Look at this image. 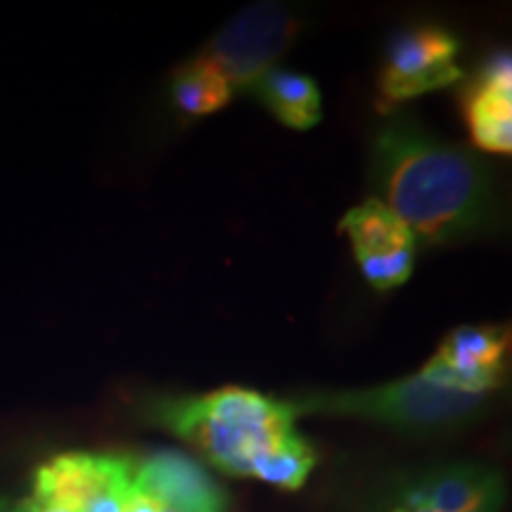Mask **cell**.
<instances>
[{
    "mask_svg": "<svg viewBox=\"0 0 512 512\" xmlns=\"http://www.w3.org/2000/svg\"><path fill=\"white\" fill-rule=\"evenodd\" d=\"M370 176L380 202L415 242L448 245L482 233L494 219V188L482 159L406 117L384 121L375 133Z\"/></svg>",
    "mask_w": 512,
    "mask_h": 512,
    "instance_id": "6da1fadb",
    "label": "cell"
},
{
    "mask_svg": "<svg viewBox=\"0 0 512 512\" xmlns=\"http://www.w3.org/2000/svg\"><path fill=\"white\" fill-rule=\"evenodd\" d=\"M155 418L233 477H252L266 453L297 434L290 403L242 387L162 401Z\"/></svg>",
    "mask_w": 512,
    "mask_h": 512,
    "instance_id": "7a4b0ae2",
    "label": "cell"
},
{
    "mask_svg": "<svg viewBox=\"0 0 512 512\" xmlns=\"http://www.w3.org/2000/svg\"><path fill=\"white\" fill-rule=\"evenodd\" d=\"M486 396L467 394L460 389L434 382L425 373L351 392H316L292 401V411L361 418L399 430H444L460 425L484 408Z\"/></svg>",
    "mask_w": 512,
    "mask_h": 512,
    "instance_id": "3957f363",
    "label": "cell"
},
{
    "mask_svg": "<svg viewBox=\"0 0 512 512\" xmlns=\"http://www.w3.org/2000/svg\"><path fill=\"white\" fill-rule=\"evenodd\" d=\"M299 22L280 3H256L235 15L204 46L200 57L221 72L230 91L252 95L261 76L290 48Z\"/></svg>",
    "mask_w": 512,
    "mask_h": 512,
    "instance_id": "277c9868",
    "label": "cell"
},
{
    "mask_svg": "<svg viewBox=\"0 0 512 512\" xmlns=\"http://www.w3.org/2000/svg\"><path fill=\"white\" fill-rule=\"evenodd\" d=\"M458 41L451 31L432 27L403 29L389 41L380 72V93L389 105L439 91L463 79Z\"/></svg>",
    "mask_w": 512,
    "mask_h": 512,
    "instance_id": "5b68a950",
    "label": "cell"
},
{
    "mask_svg": "<svg viewBox=\"0 0 512 512\" xmlns=\"http://www.w3.org/2000/svg\"><path fill=\"white\" fill-rule=\"evenodd\" d=\"M339 228L347 233L358 266L375 290H394L411 278L418 242L406 223L380 200L370 197L358 204Z\"/></svg>",
    "mask_w": 512,
    "mask_h": 512,
    "instance_id": "8992f818",
    "label": "cell"
},
{
    "mask_svg": "<svg viewBox=\"0 0 512 512\" xmlns=\"http://www.w3.org/2000/svg\"><path fill=\"white\" fill-rule=\"evenodd\" d=\"M508 354V330L491 328V325H467L453 330L441 342L422 373L460 392L489 396L501 389L508 370Z\"/></svg>",
    "mask_w": 512,
    "mask_h": 512,
    "instance_id": "52a82bcc",
    "label": "cell"
},
{
    "mask_svg": "<svg viewBox=\"0 0 512 512\" xmlns=\"http://www.w3.org/2000/svg\"><path fill=\"white\" fill-rule=\"evenodd\" d=\"M136 458L102 453H64L36 472L34 501L72 512H86L102 496L133 479Z\"/></svg>",
    "mask_w": 512,
    "mask_h": 512,
    "instance_id": "ba28073f",
    "label": "cell"
},
{
    "mask_svg": "<svg viewBox=\"0 0 512 512\" xmlns=\"http://www.w3.org/2000/svg\"><path fill=\"white\" fill-rule=\"evenodd\" d=\"M463 114L470 136L486 152L512 150V67L510 53H498L465 88Z\"/></svg>",
    "mask_w": 512,
    "mask_h": 512,
    "instance_id": "9c48e42d",
    "label": "cell"
},
{
    "mask_svg": "<svg viewBox=\"0 0 512 512\" xmlns=\"http://www.w3.org/2000/svg\"><path fill=\"white\" fill-rule=\"evenodd\" d=\"M136 482L164 505L226 510V494L207 470L176 451L136 460Z\"/></svg>",
    "mask_w": 512,
    "mask_h": 512,
    "instance_id": "30bf717a",
    "label": "cell"
},
{
    "mask_svg": "<svg viewBox=\"0 0 512 512\" xmlns=\"http://www.w3.org/2000/svg\"><path fill=\"white\" fill-rule=\"evenodd\" d=\"M252 95L283 126L306 131L320 121L323 100L316 81L306 74L290 72V69H271L261 76Z\"/></svg>",
    "mask_w": 512,
    "mask_h": 512,
    "instance_id": "8fae6325",
    "label": "cell"
},
{
    "mask_svg": "<svg viewBox=\"0 0 512 512\" xmlns=\"http://www.w3.org/2000/svg\"><path fill=\"white\" fill-rule=\"evenodd\" d=\"M171 95L176 107L190 117H204L226 107L233 91L216 67L197 55L195 60L181 64L171 81Z\"/></svg>",
    "mask_w": 512,
    "mask_h": 512,
    "instance_id": "7c38bea8",
    "label": "cell"
},
{
    "mask_svg": "<svg viewBox=\"0 0 512 512\" xmlns=\"http://www.w3.org/2000/svg\"><path fill=\"white\" fill-rule=\"evenodd\" d=\"M313 465H316V453L311 451V446L299 437L292 434L290 439H285L283 444L275 446L271 453H266L254 467L252 477L259 482L278 486V489L294 491L299 486H304L309 479Z\"/></svg>",
    "mask_w": 512,
    "mask_h": 512,
    "instance_id": "4fadbf2b",
    "label": "cell"
},
{
    "mask_svg": "<svg viewBox=\"0 0 512 512\" xmlns=\"http://www.w3.org/2000/svg\"><path fill=\"white\" fill-rule=\"evenodd\" d=\"M501 510L503 508H486L479 512H501ZM375 512H439V510H434L430 505L418 501V498L403 486V482H396L392 489L380 498V503L375 505Z\"/></svg>",
    "mask_w": 512,
    "mask_h": 512,
    "instance_id": "5bb4252c",
    "label": "cell"
},
{
    "mask_svg": "<svg viewBox=\"0 0 512 512\" xmlns=\"http://www.w3.org/2000/svg\"><path fill=\"white\" fill-rule=\"evenodd\" d=\"M10 512H72V510H64V508H55V505H46V503H38L34 498H29V501L19 503L15 510Z\"/></svg>",
    "mask_w": 512,
    "mask_h": 512,
    "instance_id": "9a60e30c",
    "label": "cell"
},
{
    "mask_svg": "<svg viewBox=\"0 0 512 512\" xmlns=\"http://www.w3.org/2000/svg\"><path fill=\"white\" fill-rule=\"evenodd\" d=\"M164 512H223L209 508H190V505H164Z\"/></svg>",
    "mask_w": 512,
    "mask_h": 512,
    "instance_id": "2e32d148",
    "label": "cell"
}]
</instances>
